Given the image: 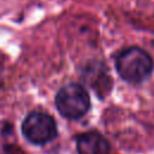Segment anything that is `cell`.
<instances>
[{"label":"cell","mask_w":154,"mask_h":154,"mask_svg":"<svg viewBox=\"0 0 154 154\" xmlns=\"http://www.w3.org/2000/svg\"><path fill=\"white\" fill-rule=\"evenodd\" d=\"M55 107L67 119H79L90 108V97L85 88L78 83H70L60 88L55 95Z\"/></svg>","instance_id":"7a4b0ae2"},{"label":"cell","mask_w":154,"mask_h":154,"mask_svg":"<svg viewBox=\"0 0 154 154\" xmlns=\"http://www.w3.org/2000/svg\"><path fill=\"white\" fill-rule=\"evenodd\" d=\"M0 87H1V81H0Z\"/></svg>","instance_id":"5b68a950"},{"label":"cell","mask_w":154,"mask_h":154,"mask_svg":"<svg viewBox=\"0 0 154 154\" xmlns=\"http://www.w3.org/2000/svg\"><path fill=\"white\" fill-rule=\"evenodd\" d=\"M118 75L126 82L140 84L144 82L153 71V60L142 48L132 46L123 49L116 58Z\"/></svg>","instance_id":"6da1fadb"},{"label":"cell","mask_w":154,"mask_h":154,"mask_svg":"<svg viewBox=\"0 0 154 154\" xmlns=\"http://www.w3.org/2000/svg\"><path fill=\"white\" fill-rule=\"evenodd\" d=\"M23 136L34 144H46L58 136L55 120L52 116L34 111L29 113L22 123Z\"/></svg>","instance_id":"3957f363"},{"label":"cell","mask_w":154,"mask_h":154,"mask_svg":"<svg viewBox=\"0 0 154 154\" xmlns=\"http://www.w3.org/2000/svg\"><path fill=\"white\" fill-rule=\"evenodd\" d=\"M76 148L78 154H109L111 152L108 141L95 130L81 134L76 140Z\"/></svg>","instance_id":"277c9868"}]
</instances>
